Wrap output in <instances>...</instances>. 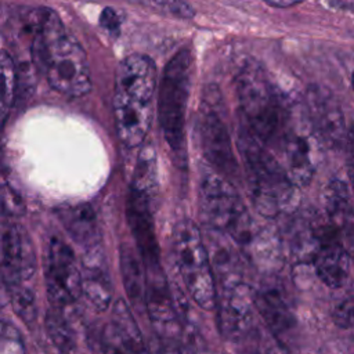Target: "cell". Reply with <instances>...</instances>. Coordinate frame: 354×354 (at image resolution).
I'll return each mask as SVG.
<instances>
[{
	"mask_svg": "<svg viewBox=\"0 0 354 354\" xmlns=\"http://www.w3.org/2000/svg\"><path fill=\"white\" fill-rule=\"evenodd\" d=\"M0 353L1 354H22L25 353L24 339L19 330L10 322L3 321L0 329Z\"/></svg>",
	"mask_w": 354,
	"mask_h": 354,
	"instance_id": "4316f807",
	"label": "cell"
},
{
	"mask_svg": "<svg viewBox=\"0 0 354 354\" xmlns=\"http://www.w3.org/2000/svg\"><path fill=\"white\" fill-rule=\"evenodd\" d=\"M350 254L339 232L325 217L315 216V248L311 263L318 278L329 288H342L348 277Z\"/></svg>",
	"mask_w": 354,
	"mask_h": 354,
	"instance_id": "7c38bea8",
	"label": "cell"
},
{
	"mask_svg": "<svg viewBox=\"0 0 354 354\" xmlns=\"http://www.w3.org/2000/svg\"><path fill=\"white\" fill-rule=\"evenodd\" d=\"M1 76H3V93H1V120L6 122L7 113L14 101V93L17 87V71L12 57L3 50L1 51Z\"/></svg>",
	"mask_w": 354,
	"mask_h": 354,
	"instance_id": "484cf974",
	"label": "cell"
},
{
	"mask_svg": "<svg viewBox=\"0 0 354 354\" xmlns=\"http://www.w3.org/2000/svg\"><path fill=\"white\" fill-rule=\"evenodd\" d=\"M156 87L155 62L144 54L123 58L115 73L113 118L120 142L127 148L141 145L152 122Z\"/></svg>",
	"mask_w": 354,
	"mask_h": 354,
	"instance_id": "7a4b0ae2",
	"label": "cell"
},
{
	"mask_svg": "<svg viewBox=\"0 0 354 354\" xmlns=\"http://www.w3.org/2000/svg\"><path fill=\"white\" fill-rule=\"evenodd\" d=\"M238 148L243 160L248 189L256 210L267 218L288 212L296 202V185L282 163L271 155L245 124L238 133Z\"/></svg>",
	"mask_w": 354,
	"mask_h": 354,
	"instance_id": "3957f363",
	"label": "cell"
},
{
	"mask_svg": "<svg viewBox=\"0 0 354 354\" xmlns=\"http://www.w3.org/2000/svg\"><path fill=\"white\" fill-rule=\"evenodd\" d=\"M325 216L336 228L339 236L354 259V192L340 180L328 183L324 191Z\"/></svg>",
	"mask_w": 354,
	"mask_h": 354,
	"instance_id": "e0dca14e",
	"label": "cell"
},
{
	"mask_svg": "<svg viewBox=\"0 0 354 354\" xmlns=\"http://www.w3.org/2000/svg\"><path fill=\"white\" fill-rule=\"evenodd\" d=\"M33 64L43 71L53 90L79 98L91 88L90 66L82 44L48 7L25 8Z\"/></svg>",
	"mask_w": 354,
	"mask_h": 354,
	"instance_id": "6da1fadb",
	"label": "cell"
},
{
	"mask_svg": "<svg viewBox=\"0 0 354 354\" xmlns=\"http://www.w3.org/2000/svg\"><path fill=\"white\" fill-rule=\"evenodd\" d=\"M194 58L189 48L177 51L165 66L158 95V120L178 167L187 165L185 111Z\"/></svg>",
	"mask_w": 354,
	"mask_h": 354,
	"instance_id": "5b68a950",
	"label": "cell"
},
{
	"mask_svg": "<svg viewBox=\"0 0 354 354\" xmlns=\"http://www.w3.org/2000/svg\"><path fill=\"white\" fill-rule=\"evenodd\" d=\"M82 290L90 304L105 311L112 299V283L101 242L84 249L82 259Z\"/></svg>",
	"mask_w": 354,
	"mask_h": 354,
	"instance_id": "ac0fdd59",
	"label": "cell"
},
{
	"mask_svg": "<svg viewBox=\"0 0 354 354\" xmlns=\"http://www.w3.org/2000/svg\"><path fill=\"white\" fill-rule=\"evenodd\" d=\"M151 207L152 199L148 195L130 188L126 216L145 270L160 267L159 246L155 236V225Z\"/></svg>",
	"mask_w": 354,
	"mask_h": 354,
	"instance_id": "2e32d148",
	"label": "cell"
},
{
	"mask_svg": "<svg viewBox=\"0 0 354 354\" xmlns=\"http://www.w3.org/2000/svg\"><path fill=\"white\" fill-rule=\"evenodd\" d=\"M46 290L51 307L62 313L83 295L82 270L72 249L59 238H53L48 246Z\"/></svg>",
	"mask_w": 354,
	"mask_h": 354,
	"instance_id": "30bf717a",
	"label": "cell"
},
{
	"mask_svg": "<svg viewBox=\"0 0 354 354\" xmlns=\"http://www.w3.org/2000/svg\"><path fill=\"white\" fill-rule=\"evenodd\" d=\"M120 272L131 306L138 311L145 310L147 277L144 263L126 242L120 245Z\"/></svg>",
	"mask_w": 354,
	"mask_h": 354,
	"instance_id": "7402d4cb",
	"label": "cell"
},
{
	"mask_svg": "<svg viewBox=\"0 0 354 354\" xmlns=\"http://www.w3.org/2000/svg\"><path fill=\"white\" fill-rule=\"evenodd\" d=\"M36 271L32 239L19 224H10L1 235V278L4 286L28 283Z\"/></svg>",
	"mask_w": 354,
	"mask_h": 354,
	"instance_id": "9a60e30c",
	"label": "cell"
},
{
	"mask_svg": "<svg viewBox=\"0 0 354 354\" xmlns=\"http://www.w3.org/2000/svg\"><path fill=\"white\" fill-rule=\"evenodd\" d=\"M111 337L116 344L118 351L142 353L145 343L140 328L131 314L130 306L119 299L115 301L111 313Z\"/></svg>",
	"mask_w": 354,
	"mask_h": 354,
	"instance_id": "44dd1931",
	"label": "cell"
},
{
	"mask_svg": "<svg viewBox=\"0 0 354 354\" xmlns=\"http://www.w3.org/2000/svg\"><path fill=\"white\" fill-rule=\"evenodd\" d=\"M306 112L325 145L340 149L346 145L348 129L336 97L324 87L310 86L304 98Z\"/></svg>",
	"mask_w": 354,
	"mask_h": 354,
	"instance_id": "5bb4252c",
	"label": "cell"
},
{
	"mask_svg": "<svg viewBox=\"0 0 354 354\" xmlns=\"http://www.w3.org/2000/svg\"><path fill=\"white\" fill-rule=\"evenodd\" d=\"M100 25L109 32L111 35H118L120 30V24H122V18L120 15L111 7H105L101 14H100V19H98Z\"/></svg>",
	"mask_w": 354,
	"mask_h": 354,
	"instance_id": "f1b7e54d",
	"label": "cell"
},
{
	"mask_svg": "<svg viewBox=\"0 0 354 354\" xmlns=\"http://www.w3.org/2000/svg\"><path fill=\"white\" fill-rule=\"evenodd\" d=\"M198 129L201 149L213 170L228 180L236 178L238 165L232 152L230 133L212 104L203 102L201 106Z\"/></svg>",
	"mask_w": 354,
	"mask_h": 354,
	"instance_id": "4fadbf2b",
	"label": "cell"
},
{
	"mask_svg": "<svg viewBox=\"0 0 354 354\" xmlns=\"http://www.w3.org/2000/svg\"><path fill=\"white\" fill-rule=\"evenodd\" d=\"M71 238L84 249L100 243L97 217L87 203L64 205L55 210Z\"/></svg>",
	"mask_w": 354,
	"mask_h": 354,
	"instance_id": "ffe728a7",
	"label": "cell"
},
{
	"mask_svg": "<svg viewBox=\"0 0 354 354\" xmlns=\"http://www.w3.org/2000/svg\"><path fill=\"white\" fill-rule=\"evenodd\" d=\"M173 252L188 293L199 307L212 310L217 299L216 279L207 249L194 221L183 220L174 227Z\"/></svg>",
	"mask_w": 354,
	"mask_h": 354,
	"instance_id": "52a82bcc",
	"label": "cell"
},
{
	"mask_svg": "<svg viewBox=\"0 0 354 354\" xmlns=\"http://www.w3.org/2000/svg\"><path fill=\"white\" fill-rule=\"evenodd\" d=\"M147 295L145 311L152 322V326L166 346L171 350H181L183 328L177 313L176 301L167 286L165 272L160 267L147 268Z\"/></svg>",
	"mask_w": 354,
	"mask_h": 354,
	"instance_id": "8fae6325",
	"label": "cell"
},
{
	"mask_svg": "<svg viewBox=\"0 0 354 354\" xmlns=\"http://www.w3.org/2000/svg\"><path fill=\"white\" fill-rule=\"evenodd\" d=\"M322 140L313 127L306 106L290 105L283 131L275 149L293 184L306 187L321 162Z\"/></svg>",
	"mask_w": 354,
	"mask_h": 354,
	"instance_id": "9c48e42d",
	"label": "cell"
},
{
	"mask_svg": "<svg viewBox=\"0 0 354 354\" xmlns=\"http://www.w3.org/2000/svg\"><path fill=\"white\" fill-rule=\"evenodd\" d=\"M266 1L267 4L272 6V7H281V8H285V7H292V6H296L299 3H301L303 0H263Z\"/></svg>",
	"mask_w": 354,
	"mask_h": 354,
	"instance_id": "4dcf8cb0",
	"label": "cell"
},
{
	"mask_svg": "<svg viewBox=\"0 0 354 354\" xmlns=\"http://www.w3.org/2000/svg\"><path fill=\"white\" fill-rule=\"evenodd\" d=\"M44 326L51 343L62 353L76 351V339L65 313L51 307L46 313Z\"/></svg>",
	"mask_w": 354,
	"mask_h": 354,
	"instance_id": "cb8c5ba5",
	"label": "cell"
},
{
	"mask_svg": "<svg viewBox=\"0 0 354 354\" xmlns=\"http://www.w3.org/2000/svg\"><path fill=\"white\" fill-rule=\"evenodd\" d=\"M214 259L221 289L216 299L220 330L227 339L239 342L253 329V293L245 285L241 268L230 253L218 250Z\"/></svg>",
	"mask_w": 354,
	"mask_h": 354,
	"instance_id": "ba28073f",
	"label": "cell"
},
{
	"mask_svg": "<svg viewBox=\"0 0 354 354\" xmlns=\"http://www.w3.org/2000/svg\"><path fill=\"white\" fill-rule=\"evenodd\" d=\"M14 313L26 324H35L37 318V304L35 290L26 283H14L6 286Z\"/></svg>",
	"mask_w": 354,
	"mask_h": 354,
	"instance_id": "d4e9b609",
	"label": "cell"
},
{
	"mask_svg": "<svg viewBox=\"0 0 354 354\" xmlns=\"http://www.w3.org/2000/svg\"><path fill=\"white\" fill-rule=\"evenodd\" d=\"M346 149H347V171H348V177H350L351 188L354 192V124H351L348 127Z\"/></svg>",
	"mask_w": 354,
	"mask_h": 354,
	"instance_id": "f546056e",
	"label": "cell"
},
{
	"mask_svg": "<svg viewBox=\"0 0 354 354\" xmlns=\"http://www.w3.org/2000/svg\"><path fill=\"white\" fill-rule=\"evenodd\" d=\"M235 90L246 126L266 145L277 147L290 105L268 80L256 61H246L236 77Z\"/></svg>",
	"mask_w": 354,
	"mask_h": 354,
	"instance_id": "277c9868",
	"label": "cell"
},
{
	"mask_svg": "<svg viewBox=\"0 0 354 354\" xmlns=\"http://www.w3.org/2000/svg\"><path fill=\"white\" fill-rule=\"evenodd\" d=\"M199 207L213 230L228 234L241 248L249 243L257 230L234 185L214 170L201 178Z\"/></svg>",
	"mask_w": 354,
	"mask_h": 354,
	"instance_id": "8992f818",
	"label": "cell"
},
{
	"mask_svg": "<svg viewBox=\"0 0 354 354\" xmlns=\"http://www.w3.org/2000/svg\"><path fill=\"white\" fill-rule=\"evenodd\" d=\"M253 300L268 329L282 342L295 328V317L283 297L282 289L275 283L261 285L253 293Z\"/></svg>",
	"mask_w": 354,
	"mask_h": 354,
	"instance_id": "d6986e66",
	"label": "cell"
},
{
	"mask_svg": "<svg viewBox=\"0 0 354 354\" xmlns=\"http://www.w3.org/2000/svg\"><path fill=\"white\" fill-rule=\"evenodd\" d=\"M353 87H354V73H353Z\"/></svg>",
	"mask_w": 354,
	"mask_h": 354,
	"instance_id": "1f68e13d",
	"label": "cell"
},
{
	"mask_svg": "<svg viewBox=\"0 0 354 354\" xmlns=\"http://www.w3.org/2000/svg\"><path fill=\"white\" fill-rule=\"evenodd\" d=\"M333 322L343 329L354 326V299L353 297H342L332 310Z\"/></svg>",
	"mask_w": 354,
	"mask_h": 354,
	"instance_id": "83f0119b",
	"label": "cell"
},
{
	"mask_svg": "<svg viewBox=\"0 0 354 354\" xmlns=\"http://www.w3.org/2000/svg\"><path fill=\"white\" fill-rule=\"evenodd\" d=\"M156 152L151 144L144 145L137 158V163L133 173L131 187L140 192L148 195L152 201L156 195Z\"/></svg>",
	"mask_w": 354,
	"mask_h": 354,
	"instance_id": "603a6c76",
	"label": "cell"
}]
</instances>
